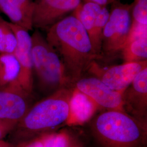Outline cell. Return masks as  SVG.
Wrapping results in <instances>:
<instances>
[{
	"mask_svg": "<svg viewBox=\"0 0 147 147\" xmlns=\"http://www.w3.org/2000/svg\"><path fill=\"white\" fill-rule=\"evenodd\" d=\"M45 38L58 54L71 82L81 79L90 64L99 58L84 27L74 15L50 27Z\"/></svg>",
	"mask_w": 147,
	"mask_h": 147,
	"instance_id": "6da1fadb",
	"label": "cell"
},
{
	"mask_svg": "<svg viewBox=\"0 0 147 147\" xmlns=\"http://www.w3.org/2000/svg\"><path fill=\"white\" fill-rule=\"evenodd\" d=\"M72 91L61 88L32 105L9 134L13 142L21 143L66 123Z\"/></svg>",
	"mask_w": 147,
	"mask_h": 147,
	"instance_id": "7a4b0ae2",
	"label": "cell"
},
{
	"mask_svg": "<svg viewBox=\"0 0 147 147\" xmlns=\"http://www.w3.org/2000/svg\"><path fill=\"white\" fill-rule=\"evenodd\" d=\"M91 129L102 147H145L147 143V121L126 112L105 111L95 118Z\"/></svg>",
	"mask_w": 147,
	"mask_h": 147,
	"instance_id": "3957f363",
	"label": "cell"
},
{
	"mask_svg": "<svg viewBox=\"0 0 147 147\" xmlns=\"http://www.w3.org/2000/svg\"><path fill=\"white\" fill-rule=\"evenodd\" d=\"M33 76L44 93H52L70 81L58 54L37 29L31 36Z\"/></svg>",
	"mask_w": 147,
	"mask_h": 147,
	"instance_id": "277c9868",
	"label": "cell"
},
{
	"mask_svg": "<svg viewBox=\"0 0 147 147\" xmlns=\"http://www.w3.org/2000/svg\"><path fill=\"white\" fill-rule=\"evenodd\" d=\"M131 7L118 1L113 3L102 32L101 52L105 55L114 56L122 50L131 25Z\"/></svg>",
	"mask_w": 147,
	"mask_h": 147,
	"instance_id": "5b68a950",
	"label": "cell"
},
{
	"mask_svg": "<svg viewBox=\"0 0 147 147\" xmlns=\"http://www.w3.org/2000/svg\"><path fill=\"white\" fill-rule=\"evenodd\" d=\"M147 67V61L124 63L109 67H102L93 61L87 71L111 89L123 93L137 75Z\"/></svg>",
	"mask_w": 147,
	"mask_h": 147,
	"instance_id": "8992f818",
	"label": "cell"
},
{
	"mask_svg": "<svg viewBox=\"0 0 147 147\" xmlns=\"http://www.w3.org/2000/svg\"><path fill=\"white\" fill-rule=\"evenodd\" d=\"M32 94L20 84L0 88V121L14 126L31 107Z\"/></svg>",
	"mask_w": 147,
	"mask_h": 147,
	"instance_id": "52a82bcc",
	"label": "cell"
},
{
	"mask_svg": "<svg viewBox=\"0 0 147 147\" xmlns=\"http://www.w3.org/2000/svg\"><path fill=\"white\" fill-rule=\"evenodd\" d=\"M75 83V88L88 96L99 108L125 112L123 93L111 89L100 79L95 77L81 78Z\"/></svg>",
	"mask_w": 147,
	"mask_h": 147,
	"instance_id": "ba28073f",
	"label": "cell"
},
{
	"mask_svg": "<svg viewBox=\"0 0 147 147\" xmlns=\"http://www.w3.org/2000/svg\"><path fill=\"white\" fill-rule=\"evenodd\" d=\"M34 3L33 27L47 30L65 14L74 11L81 0H36Z\"/></svg>",
	"mask_w": 147,
	"mask_h": 147,
	"instance_id": "9c48e42d",
	"label": "cell"
},
{
	"mask_svg": "<svg viewBox=\"0 0 147 147\" xmlns=\"http://www.w3.org/2000/svg\"><path fill=\"white\" fill-rule=\"evenodd\" d=\"M17 39V46L13 54L20 67L18 81L22 88L32 94L33 87L31 36L28 31L9 22Z\"/></svg>",
	"mask_w": 147,
	"mask_h": 147,
	"instance_id": "30bf717a",
	"label": "cell"
},
{
	"mask_svg": "<svg viewBox=\"0 0 147 147\" xmlns=\"http://www.w3.org/2000/svg\"><path fill=\"white\" fill-rule=\"evenodd\" d=\"M125 112L137 118L147 121V67L143 69L123 93Z\"/></svg>",
	"mask_w": 147,
	"mask_h": 147,
	"instance_id": "8fae6325",
	"label": "cell"
},
{
	"mask_svg": "<svg viewBox=\"0 0 147 147\" xmlns=\"http://www.w3.org/2000/svg\"><path fill=\"white\" fill-rule=\"evenodd\" d=\"M99 107L88 96L79 89H73L69 102V115L66 124L81 125L94 115Z\"/></svg>",
	"mask_w": 147,
	"mask_h": 147,
	"instance_id": "7c38bea8",
	"label": "cell"
},
{
	"mask_svg": "<svg viewBox=\"0 0 147 147\" xmlns=\"http://www.w3.org/2000/svg\"><path fill=\"white\" fill-rule=\"evenodd\" d=\"M33 0H0V11L11 20V23L27 31L33 28Z\"/></svg>",
	"mask_w": 147,
	"mask_h": 147,
	"instance_id": "4fadbf2b",
	"label": "cell"
},
{
	"mask_svg": "<svg viewBox=\"0 0 147 147\" xmlns=\"http://www.w3.org/2000/svg\"><path fill=\"white\" fill-rule=\"evenodd\" d=\"M19 73L20 67L14 55L0 53V88L20 84Z\"/></svg>",
	"mask_w": 147,
	"mask_h": 147,
	"instance_id": "5bb4252c",
	"label": "cell"
},
{
	"mask_svg": "<svg viewBox=\"0 0 147 147\" xmlns=\"http://www.w3.org/2000/svg\"><path fill=\"white\" fill-rule=\"evenodd\" d=\"M121 53L124 63L147 61V37L126 42Z\"/></svg>",
	"mask_w": 147,
	"mask_h": 147,
	"instance_id": "9a60e30c",
	"label": "cell"
},
{
	"mask_svg": "<svg viewBox=\"0 0 147 147\" xmlns=\"http://www.w3.org/2000/svg\"><path fill=\"white\" fill-rule=\"evenodd\" d=\"M17 46V39L9 22L0 16V53H13Z\"/></svg>",
	"mask_w": 147,
	"mask_h": 147,
	"instance_id": "2e32d148",
	"label": "cell"
},
{
	"mask_svg": "<svg viewBox=\"0 0 147 147\" xmlns=\"http://www.w3.org/2000/svg\"><path fill=\"white\" fill-rule=\"evenodd\" d=\"M42 142L44 147H70L71 146L70 137L64 131L44 137Z\"/></svg>",
	"mask_w": 147,
	"mask_h": 147,
	"instance_id": "e0dca14e",
	"label": "cell"
},
{
	"mask_svg": "<svg viewBox=\"0 0 147 147\" xmlns=\"http://www.w3.org/2000/svg\"><path fill=\"white\" fill-rule=\"evenodd\" d=\"M131 5L132 21L147 25V0H134Z\"/></svg>",
	"mask_w": 147,
	"mask_h": 147,
	"instance_id": "ac0fdd59",
	"label": "cell"
},
{
	"mask_svg": "<svg viewBox=\"0 0 147 147\" xmlns=\"http://www.w3.org/2000/svg\"><path fill=\"white\" fill-rule=\"evenodd\" d=\"M14 128V126L0 121V140H2L7 135L9 134Z\"/></svg>",
	"mask_w": 147,
	"mask_h": 147,
	"instance_id": "d6986e66",
	"label": "cell"
},
{
	"mask_svg": "<svg viewBox=\"0 0 147 147\" xmlns=\"http://www.w3.org/2000/svg\"><path fill=\"white\" fill-rule=\"evenodd\" d=\"M86 2H93L97 5H101V6H106V5L113 3L117 1V0H84Z\"/></svg>",
	"mask_w": 147,
	"mask_h": 147,
	"instance_id": "ffe728a7",
	"label": "cell"
},
{
	"mask_svg": "<svg viewBox=\"0 0 147 147\" xmlns=\"http://www.w3.org/2000/svg\"><path fill=\"white\" fill-rule=\"evenodd\" d=\"M28 147H44L42 144V139L37 140V141L31 144Z\"/></svg>",
	"mask_w": 147,
	"mask_h": 147,
	"instance_id": "44dd1931",
	"label": "cell"
},
{
	"mask_svg": "<svg viewBox=\"0 0 147 147\" xmlns=\"http://www.w3.org/2000/svg\"><path fill=\"white\" fill-rule=\"evenodd\" d=\"M0 147H14V146L11 143L0 140Z\"/></svg>",
	"mask_w": 147,
	"mask_h": 147,
	"instance_id": "7402d4cb",
	"label": "cell"
},
{
	"mask_svg": "<svg viewBox=\"0 0 147 147\" xmlns=\"http://www.w3.org/2000/svg\"><path fill=\"white\" fill-rule=\"evenodd\" d=\"M70 147H80V146H75V145H74V146H71Z\"/></svg>",
	"mask_w": 147,
	"mask_h": 147,
	"instance_id": "603a6c76",
	"label": "cell"
}]
</instances>
